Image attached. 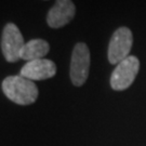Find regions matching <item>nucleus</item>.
I'll use <instances>...</instances> for the list:
<instances>
[{
    "mask_svg": "<svg viewBox=\"0 0 146 146\" xmlns=\"http://www.w3.org/2000/svg\"><path fill=\"white\" fill-rule=\"evenodd\" d=\"M1 88L8 99L19 105L33 104L38 98V88L34 81L21 75L7 77Z\"/></svg>",
    "mask_w": 146,
    "mask_h": 146,
    "instance_id": "f257e3e1",
    "label": "nucleus"
},
{
    "mask_svg": "<svg viewBox=\"0 0 146 146\" xmlns=\"http://www.w3.org/2000/svg\"><path fill=\"white\" fill-rule=\"evenodd\" d=\"M90 51L84 42H78L72 52L70 60V80L74 86L80 87L87 81L90 70Z\"/></svg>",
    "mask_w": 146,
    "mask_h": 146,
    "instance_id": "f03ea898",
    "label": "nucleus"
},
{
    "mask_svg": "<svg viewBox=\"0 0 146 146\" xmlns=\"http://www.w3.org/2000/svg\"><path fill=\"white\" fill-rule=\"evenodd\" d=\"M140 69V61L134 55H129L117 64L110 76V86L116 91L125 90L133 84Z\"/></svg>",
    "mask_w": 146,
    "mask_h": 146,
    "instance_id": "7ed1b4c3",
    "label": "nucleus"
},
{
    "mask_svg": "<svg viewBox=\"0 0 146 146\" xmlns=\"http://www.w3.org/2000/svg\"><path fill=\"white\" fill-rule=\"evenodd\" d=\"M133 43V36L130 28L125 26L116 29L110 38L107 58L110 64H119L129 56Z\"/></svg>",
    "mask_w": 146,
    "mask_h": 146,
    "instance_id": "20e7f679",
    "label": "nucleus"
},
{
    "mask_svg": "<svg viewBox=\"0 0 146 146\" xmlns=\"http://www.w3.org/2000/svg\"><path fill=\"white\" fill-rule=\"evenodd\" d=\"M1 51L9 63H15L21 60L22 49L25 44L19 27L13 23H8L1 34Z\"/></svg>",
    "mask_w": 146,
    "mask_h": 146,
    "instance_id": "39448f33",
    "label": "nucleus"
},
{
    "mask_svg": "<svg viewBox=\"0 0 146 146\" xmlns=\"http://www.w3.org/2000/svg\"><path fill=\"white\" fill-rule=\"evenodd\" d=\"M76 14V5L72 0H56L48 12L47 23L51 28H61L67 25Z\"/></svg>",
    "mask_w": 146,
    "mask_h": 146,
    "instance_id": "423d86ee",
    "label": "nucleus"
},
{
    "mask_svg": "<svg viewBox=\"0 0 146 146\" xmlns=\"http://www.w3.org/2000/svg\"><path fill=\"white\" fill-rule=\"evenodd\" d=\"M56 74V65L51 60L39 58L27 62L21 69V76L29 80H46Z\"/></svg>",
    "mask_w": 146,
    "mask_h": 146,
    "instance_id": "0eeeda50",
    "label": "nucleus"
},
{
    "mask_svg": "<svg viewBox=\"0 0 146 146\" xmlns=\"http://www.w3.org/2000/svg\"><path fill=\"white\" fill-rule=\"evenodd\" d=\"M50 51V46L43 39H33L25 42L22 49L21 58L26 60L27 62L43 58Z\"/></svg>",
    "mask_w": 146,
    "mask_h": 146,
    "instance_id": "6e6552de",
    "label": "nucleus"
}]
</instances>
